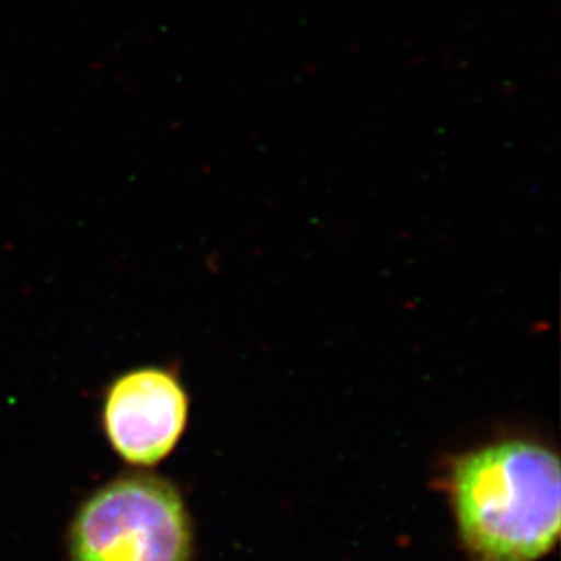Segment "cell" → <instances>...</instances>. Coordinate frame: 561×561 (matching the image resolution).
<instances>
[{
  "label": "cell",
  "mask_w": 561,
  "mask_h": 561,
  "mask_svg": "<svg viewBox=\"0 0 561 561\" xmlns=\"http://www.w3.org/2000/svg\"><path fill=\"white\" fill-rule=\"evenodd\" d=\"M450 494L472 561H538L557 546L560 460L527 439H507L456 461Z\"/></svg>",
  "instance_id": "cell-1"
},
{
  "label": "cell",
  "mask_w": 561,
  "mask_h": 561,
  "mask_svg": "<svg viewBox=\"0 0 561 561\" xmlns=\"http://www.w3.org/2000/svg\"><path fill=\"white\" fill-rule=\"evenodd\" d=\"M190 514L175 485L127 474L91 494L69 529L71 561H191Z\"/></svg>",
  "instance_id": "cell-2"
},
{
  "label": "cell",
  "mask_w": 561,
  "mask_h": 561,
  "mask_svg": "<svg viewBox=\"0 0 561 561\" xmlns=\"http://www.w3.org/2000/svg\"><path fill=\"white\" fill-rule=\"evenodd\" d=\"M102 422L110 444L124 460L154 466L175 449L186 430V391L170 371L135 369L107 389Z\"/></svg>",
  "instance_id": "cell-3"
}]
</instances>
